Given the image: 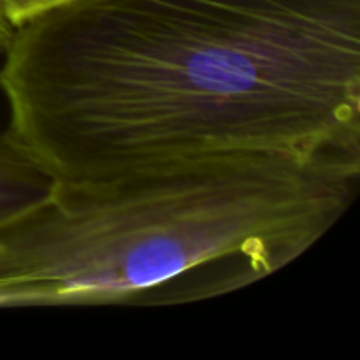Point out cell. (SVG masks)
<instances>
[{
    "label": "cell",
    "instance_id": "5b68a950",
    "mask_svg": "<svg viewBox=\"0 0 360 360\" xmlns=\"http://www.w3.org/2000/svg\"><path fill=\"white\" fill-rule=\"evenodd\" d=\"M13 32H14V25L11 23L9 18L6 16V13H4L2 7H0V55L6 51L7 42H9Z\"/></svg>",
    "mask_w": 360,
    "mask_h": 360
},
{
    "label": "cell",
    "instance_id": "7a4b0ae2",
    "mask_svg": "<svg viewBox=\"0 0 360 360\" xmlns=\"http://www.w3.org/2000/svg\"><path fill=\"white\" fill-rule=\"evenodd\" d=\"M360 165L221 155L84 181L0 224V308L185 304L308 252L357 197Z\"/></svg>",
    "mask_w": 360,
    "mask_h": 360
},
{
    "label": "cell",
    "instance_id": "6da1fadb",
    "mask_svg": "<svg viewBox=\"0 0 360 360\" xmlns=\"http://www.w3.org/2000/svg\"><path fill=\"white\" fill-rule=\"evenodd\" d=\"M0 90L63 181L221 155L360 165V0H72L14 27Z\"/></svg>",
    "mask_w": 360,
    "mask_h": 360
},
{
    "label": "cell",
    "instance_id": "3957f363",
    "mask_svg": "<svg viewBox=\"0 0 360 360\" xmlns=\"http://www.w3.org/2000/svg\"><path fill=\"white\" fill-rule=\"evenodd\" d=\"M56 178L9 130L0 134V224L51 193Z\"/></svg>",
    "mask_w": 360,
    "mask_h": 360
},
{
    "label": "cell",
    "instance_id": "277c9868",
    "mask_svg": "<svg viewBox=\"0 0 360 360\" xmlns=\"http://www.w3.org/2000/svg\"><path fill=\"white\" fill-rule=\"evenodd\" d=\"M72 0H0V7L14 27Z\"/></svg>",
    "mask_w": 360,
    "mask_h": 360
}]
</instances>
